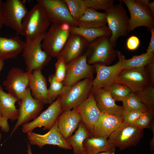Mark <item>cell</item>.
Listing matches in <instances>:
<instances>
[{"instance_id":"ffe728a7","label":"cell","mask_w":154,"mask_h":154,"mask_svg":"<svg viewBox=\"0 0 154 154\" xmlns=\"http://www.w3.org/2000/svg\"><path fill=\"white\" fill-rule=\"evenodd\" d=\"M88 44L80 35L70 33L64 46L57 58L62 59L67 64L82 55Z\"/></svg>"},{"instance_id":"9c48e42d","label":"cell","mask_w":154,"mask_h":154,"mask_svg":"<svg viewBox=\"0 0 154 154\" xmlns=\"http://www.w3.org/2000/svg\"><path fill=\"white\" fill-rule=\"evenodd\" d=\"M3 6L4 25L12 29L18 35L23 36L22 22L28 11L25 1L7 0Z\"/></svg>"},{"instance_id":"e575fe53","label":"cell","mask_w":154,"mask_h":154,"mask_svg":"<svg viewBox=\"0 0 154 154\" xmlns=\"http://www.w3.org/2000/svg\"><path fill=\"white\" fill-rule=\"evenodd\" d=\"M48 82L50 86L48 89V95L52 102L60 95L64 86L62 82L57 80L54 74L49 76Z\"/></svg>"},{"instance_id":"7bdbcfd3","label":"cell","mask_w":154,"mask_h":154,"mask_svg":"<svg viewBox=\"0 0 154 154\" xmlns=\"http://www.w3.org/2000/svg\"><path fill=\"white\" fill-rule=\"evenodd\" d=\"M150 31L151 34V39L149 45L147 50V52H154V28L151 29Z\"/></svg>"},{"instance_id":"7c38bea8","label":"cell","mask_w":154,"mask_h":154,"mask_svg":"<svg viewBox=\"0 0 154 154\" xmlns=\"http://www.w3.org/2000/svg\"><path fill=\"white\" fill-rule=\"evenodd\" d=\"M145 66L121 70L115 83L126 86L134 93L142 90L151 85Z\"/></svg>"},{"instance_id":"c3c4849f","label":"cell","mask_w":154,"mask_h":154,"mask_svg":"<svg viewBox=\"0 0 154 154\" xmlns=\"http://www.w3.org/2000/svg\"><path fill=\"white\" fill-rule=\"evenodd\" d=\"M1 137H2V134H1V133H0V141L1 140Z\"/></svg>"},{"instance_id":"d4e9b609","label":"cell","mask_w":154,"mask_h":154,"mask_svg":"<svg viewBox=\"0 0 154 154\" xmlns=\"http://www.w3.org/2000/svg\"><path fill=\"white\" fill-rule=\"evenodd\" d=\"M75 23L77 27L83 28L103 27L107 23L106 14L98 12L92 8H87L82 16L75 21Z\"/></svg>"},{"instance_id":"8fae6325","label":"cell","mask_w":154,"mask_h":154,"mask_svg":"<svg viewBox=\"0 0 154 154\" xmlns=\"http://www.w3.org/2000/svg\"><path fill=\"white\" fill-rule=\"evenodd\" d=\"M119 60L111 66L99 63L94 64L96 75L93 80L91 92L101 88L106 89L115 83L116 78L121 71L122 57L120 52L116 50Z\"/></svg>"},{"instance_id":"ee69618b","label":"cell","mask_w":154,"mask_h":154,"mask_svg":"<svg viewBox=\"0 0 154 154\" xmlns=\"http://www.w3.org/2000/svg\"><path fill=\"white\" fill-rule=\"evenodd\" d=\"M3 3L2 0H0V29L3 25L4 19Z\"/></svg>"},{"instance_id":"484cf974","label":"cell","mask_w":154,"mask_h":154,"mask_svg":"<svg viewBox=\"0 0 154 154\" xmlns=\"http://www.w3.org/2000/svg\"><path fill=\"white\" fill-rule=\"evenodd\" d=\"M18 100L5 92L0 84V116L13 121L17 119L18 110L15 105Z\"/></svg>"},{"instance_id":"83f0119b","label":"cell","mask_w":154,"mask_h":154,"mask_svg":"<svg viewBox=\"0 0 154 154\" xmlns=\"http://www.w3.org/2000/svg\"><path fill=\"white\" fill-rule=\"evenodd\" d=\"M70 33L80 35L90 43L97 38L102 36L110 37L111 32L108 27L106 26L98 28H83L71 26Z\"/></svg>"},{"instance_id":"4dcf8cb0","label":"cell","mask_w":154,"mask_h":154,"mask_svg":"<svg viewBox=\"0 0 154 154\" xmlns=\"http://www.w3.org/2000/svg\"><path fill=\"white\" fill-rule=\"evenodd\" d=\"M139 100L150 111L154 112V86L150 85L134 93Z\"/></svg>"},{"instance_id":"7a4b0ae2","label":"cell","mask_w":154,"mask_h":154,"mask_svg":"<svg viewBox=\"0 0 154 154\" xmlns=\"http://www.w3.org/2000/svg\"><path fill=\"white\" fill-rule=\"evenodd\" d=\"M71 25L66 23H52L42 40V47L51 57H57L70 34Z\"/></svg>"},{"instance_id":"ba28073f","label":"cell","mask_w":154,"mask_h":154,"mask_svg":"<svg viewBox=\"0 0 154 154\" xmlns=\"http://www.w3.org/2000/svg\"><path fill=\"white\" fill-rule=\"evenodd\" d=\"M17 102L19 105L18 117L10 137L19 126L28 123L31 120L35 119L39 115L44 104L33 97L29 87Z\"/></svg>"},{"instance_id":"f546056e","label":"cell","mask_w":154,"mask_h":154,"mask_svg":"<svg viewBox=\"0 0 154 154\" xmlns=\"http://www.w3.org/2000/svg\"><path fill=\"white\" fill-rule=\"evenodd\" d=\"M154 58V52H146L141 55L134 56L129 59H125L123 55L121 65V70L139 68L145 67Z\"/></svg>"},{"instance_id":"5bb4252c","label":"cell","mask_w":154,"mask_h":154,"mask_svg":"<svg viewBox=\"0 0 154 154\" xmlns=\"http://www.w3.org/2000/svg\"><path fill=\"white\" fill-rule=\"evenodd\" d=\"M130 14L128 33L136 28L144 26L149 31L154 27V16L149 9L137 3L135 0H123Z\"/></svg>"},{"instance_id":"e0dca14e","label":"cell","mask_w":154,"mask_h":154,"mask_svg":"<svg viewBox=\"0 0 154 154\" xmlns=\"http://www.w3.org/2000/svg\"><path fill=\"white\" fill-rule=\"evenodd\" d=\"M27 138L31 145H35L40 148L46 145H52L66 149H70L71 146L60 133L58 127V119L46 133L42 135L32 131L27 133Z\"/></svg>"},{"instance_id":"52a82bcc","label":"cell","mask_w":154,"mask_h":154,"mask_svg":"<svg viewBox=\"0 0 154 154\" xmlns=\"http://www.w3.org/2000/svg\"><path fill=\"white\" fill-rule=\"evenodd\" d=\"M143 135V130L133 124L124 123L108 138L109 143L122 150L136 145Z\"/></svg>"},{"instance_id":"60d3db41","label":"cell","mask_w":154,"mask_h":154,"mask_svg":"<svg viewBox=\"0 0 154 154\" xmlns=\"http://www.w3.org/2000/svg\"><path fill=\"white\" fill-rule=\"evenodd\" d=\"M150 79L151 85L154 86V58L145 66Z\"/></svg>"},{"instance_id":"cb8c5ba5","label":"cell","mask_w":154,"mask_h":154,"mask_svg":"<svg viewBox=\"0 0 154 154\" xmlns=\"http://www.w3.org/2000/svg\"><path fill=\"white\" fill-rule=\"evenodd\" d=\"M57 119L59 130L65 139L72 136L81 121L80 115L73 109L63 111Z\"/></svg>"},{"instance_id":"ab89813d","label":"cell","mask_w":154,"mask_h":154,"mask_svg":"<svg viewBox=\"0 0 154 154\" xmlns=\"http://www.w3.org/2000/svg\"><path fill=\"white\" fill-rule=\"evenodd\" d=\"M140 43L139 39L138 37L135 36H132L127 39L126 42V46L129 50H134L138 47Z\"/></svg>"},{"instance_id":"30bf717a","label":"cell","mask_w":154,"mask_h":154,"mask_svg":"<svg viewBox=\"0 0 154 154\" xmlns=\"http://www.w3.org/2000/svg\"><path fill=\"white\" fill-rule=\"evenodd\" d=\"M87 56L86 52L66 64V75L62 82L64 86H72L82 79L93 78L94 66L88 63Z\"/></svg>"},{"instance_id":"d6a6232c","label":"cell","mask_w":154,"mask_h":154,"mask_svg":"<svg viewBox=\"0 0 154 154\" xmlns=\"http://www.w3.org/2000/svg\"><path fill=\"white\" fill-rule=\"evenodd\" d=\"M106 89L109 92L115 101L122 102L132 92L126 86L116 83Z\"/></svg>"},{"instance_id":"6da1fadb","label":"cell","mask_w":154,"mask_h":154,"mask_svg":"<svg viewBox=\"0 0 154 154\" xmlns=\"http://www.w3.org/2000/svg\"><path fill=\"white\" fill-rule=\"evenodd\" d=\"M50 23L43 7L36 4L28 11L22 21V30L26 40L33 41L45 35Z\"/></svg>"},{"instance_id":"1f68e13d","label":"cell","mask_w":154,"mask_h":154,"mask_svg":"<svg viewBox=\"0 0 154 154\" xmlns=\"http://www.w3.org/2000/svg\"><path fill=\"white\" fill-rule=\"evenodd\" d=\"M70 13L75 21L78 20L87 9L85 0H64Z\"/></svg>"},{"instance_id":"44dd1931","label":"cell","mask_w":154,"mask_h":154,"mask_svg":"<svg viewBox=\"0 0 154 154\" xmlns=\"http://www.w3.org/2000/svg\"><path fill=\"white\" fill-rule=\"evenodd\" d=\"M28 72L29 88L32 96L44 104L51 103L52 102L48 95L46 80L41 70H35L31 72Z\"/></svg>"},{"instance_id":"277c9868","label":"cell","mask_w":154,"mask_h":154,"mask_svg":"<svg viewBox=\"0 0 154 154\" xmlns=\"http://www.w3.org/2000/svg\"><path fill=\"white\" fill-rule=\"evenodd\" d=\"M105 13L107 15L108 27L112 33L110 40L115 47L119 38L128 35L129 18L121 3L114 4L105 11Z\"/></svg>"},{"instance_id":"d6986e66","label":"cell","mask_w":154,"mask_h":154,"mask_svg":"<svg viewBox=\"0 0 154 154\" xmlns=\"http://www.w3.org/2000/svg\"><path fill=\"white\" fill-rule=\"evenodd\" d=\"M122 116L101 112L99 117L90 133L96 137H106L110 134L123 123Z\"/></svg>"},{"instance_id":"d590c367","label":"cell","mask_w":154,"mask_h":154,"mask_svg":"<svg viewBox=\"0 0 154 154\" xmlns=\"http://www.w3.org/2000/svg\"><path fill=\"white\" fill-rule=\"evenodd\" d=\"M154 114V112L150 110L145 111L133 124L143 129L150 128Z\"/></svg>"},{"instance_id":"74e56055","label":"cell","mask_w":154,"mask_h":154,"mask_svg":"<svg viewBox=\"0 0 154 154\" xmlns=\"http://www.w3.org/2000/svg\"><path fill=\"white\" fill-rule=\"evenodd\" d=\"M55 71L54 74L57 80L62 82L66 73V64L62 59L58 58L55 64Z\"/></svg>"},{"instance_id":"9a60e30c","label":"cell","mask_w":154,"mask_h":154,"mask_svg":"<svg viewBox=\"0 0 154 154\" xmlns=\"http://www.w3.org/2000/svg\"><path fill=\"white\" fill-rule=\"evenodd\" d=\"M63 112L60 98L52 103L48 108L33 121L22 125L25 133L32 131L37 127H43V130H50L53 126L59 115Z\"/></svg>"},{"instance_id":"f1b7e54d","label":"cell","mask_w":154,"mask_h":154,"mask_svg":"<svg viewBox=\"0 0 154 154\" xmlns=\"http://www.w3.org/2000/svg\"><path fill=\"white\" fill-rule=\"evenodd\" d=\"M91 136L90 133L81 121L75 133L66 140L73 149V154H84L83 142L86 138Z\"/></svg>"},{"instance_id":"4fadbf2b","label":"cell","mask_w":154,"mask_h":154,"mask_svg":"<svg viewBox=\"0 0 154 154\" xmlns=\"http://www.w3.org/2000/svg\"><path fill=\"white\" fill-rule=\"evenodd\" d=\"M45 10L51 23H66L77 27L64 0H37Z\"/></svg>"},{"instance_id":"ac0fdd59","label":"cell","mask_w":154,"mask_h":154,"mask_svg":"<svg viewBox=\"0 0 154 154\" xmlns=\"http://www.w3.org/2000/svg\"><path fill=\"white\" fill-rule=\"evenodd\" d=\"M73 109L80 115L81 121L90 133L101 113L97 106L92 93L90 92L86 99Z\"/></svg>"},{"instance_id":"2e32d148","label":"cell","mask_w":154,"mask_h":154,"mask_svg":"<svg viewBox=\"0 0 154 154\" xmlns=\"http://www.w3.org/2000/svg\"><path fill=\"white\" fill-rule=\"evenodd\" d=\"M29 72L17 67H12L10 70L6 79L3 82V85L8 93L17 98L18 100L23 97L29 87Z\"/></svg>"},{"instance_id":"603a6c76","label":"cell","mask_w":154,"mask_h":154,"mask_svg":"<svg viewBox=\"0 0 154 154\" xmlns=\"http://www.w3.org/2000/svg\"><path fill=\"white\" fill-rule=\"evenodd\" d=\"M25 42L18 35L9 38L0 37V60L15 59L22 52Z\"/></svg>"},{"instance_id":"bcb514c9","label":"cell","mask_w":154,"mask_h":154,"mask_svg":"<svg viewBox=\"0 0 154 154\" xmlns=\"http://www.w3.org/2000/svg\"><path fill=\"white\" fill-rule=\"evenodd\" d=\"M27 152L28 154H33L32 153L31 145L29 143H27Z\"/></svg>"},{"instance_id":"8d00e7d4","label":"cell","mask_w":154,"mask_h":154,"mask_svg":"<svg viewBox=\"0 0 154 154\" xmlns=\"http://www.w3.org/2000/svg\"><path fill=\"white\" fill-rule=\"evenodd\" d=\"M87 8L95 10L102 9L105 11L114 5L113 0H85Z\"/></svg>"},{"instance_id":"3957f363","label":"cell","mask_w":154,"mask_h":154,"mask_svg":"<svg viewBox=\"0 0 154 154\" xmlns=\"http://www.w3.org/2000/svg\"><path fill=\"white\" fill-rule=\"evenodd\" d=\"M93 78H86L72 86H64L59 96L63 112L71 110L87 98L91 92Z\"/></svg>"},{"instance_id":"7402d4cb","label":"cell","mask_w":154,"mask_h":154,"mask_svg":"<svg viewBox=\"0 0 154 154\" xmlns=\"http://www.w3.org/2000/svg\"><path fill=\"white\" fill-rule=\"evenodd\" d=\"M92 92L97 106L101 112L122 116L124 111L122 106L117 105L109 92L106 89L101 88Z\"/></svg>"},{"instance_id":"b9f144b4","label":"cell","mask_w":154,"mask_h":154,"mask_svg":"<svg viewBox=\"0 0 154 154\" xmlns=\"http://www.w3.org/2000/svg\"><path fill=\"white\" fill-rule=\"evenodd\" d=\"M8 119L0 116V129L4 132L7 133L9 130V126Z\"/></svg>"},{"instance_id":"5b68a950","label":"cell","mask_w":154,"mask_h":154,"mask_svg":"<svg viewBox=\"0 0 154 154\" xmlns=\"http://www.w3.org/2000/svg\"><path fill=\"white\" fill-rule=\"evenodd\" d=\"M109 37H99L88 44L86 52L88 63L89 64L99 63L106 65L114 61L117 55V51L112 43Z\"/></svg>"},{"instance_id":"836d02e7","label":"cell","mask_w":154,"mask_h":154,"mask_svg":"<svg viewBox=\"0 0 154 154\" xmlns=\"http://www.w3.org/2000/svg\"><path fill=\"white\" fill-rule=\"evenodd\" d=\"M122 102L124 112H128L133 110H149L139 100L135 93L132 92Z\"/></svg>"},{"instance_id":"f35d334b","label":"cell","mask_w":154,"mask_h":154,"mask_svg":"<svg viewBox=\"0 0 154 154\" xmlns=\"http://www.w3.org/2000/svg\"><path fill=\"white\" fill-rule=\"evenodd\" d=\"M145 111L146 110H133L128 112L123 111L122 115L123 122L133 124Z\"/></svg>"},{"instance_id":"8992f818","label":"cell","mask_w":154,"mask_h":154,"mask_svg":"<svg viewBox=\"0 0 154 154\" xmlns=\"http://www.w3.org/2000/svg\"><path fill=\"white\" fill-rule=\"evenodd\" d=\"M45 35L33 41L26 40L22 56L27 71L31 72L35 70H41L51 59V57L42 50L41 42Z\"/></svg>"},{"instance_id":"f6af8a7d","label":"cell","mask_w":154,"mask_h":154,"mask_svg":"<svg viewBox=\"0 0 154 154\" xmlns=\"http://www.w3.org/2000/svg\"><path fill=\"white\" fill-rule=\"evenodd\" d=\"M4 64V60H0V72L3 68Z\"/></svg>"},{"instance_id":"4316f807","label":"cell","mask_w":154,"mask_h":154,"mask_svg":"<svg viewBox=\"0 0 154 154\" xmlns=\"http://www.w3.org/2000/svg\"><path fill=\"white\" fill-rule=\"evenodd\" d=\"M106 137L92 136L86 138L83 143L84 154H98L103 152H115V147L109 143Z\"/></svg>"},{"instance_id":"7dc6e473","label":"cell","mask_w":154,"mask_h":154,"mask_svg":"<svg viewBox=\"0 0 154 154\" xmlns=\"http://www.w3.org/2000/svg\"><path fill=\"white\" fill-rule=\"evenodd\" d=\"M98 154H115V152L111 153L108 152H103Z\"/></svg>"}]
</instances>
